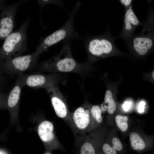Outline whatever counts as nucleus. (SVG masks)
Returning a JSON list of instances; mask_svg holds the SVG:
<instances>
[{
	"instance_id": "1",
	"label": "nucleus",
	"mask_w": 154,
	"mask_h": 154,
	"mask_svg": "<svg viewBox=\"0 0 154 154\" xmlns=\"http://www.w3.org/2000/svg\"><path fill=\"white\" fill-rule=\"evenodd\" d=\"M73 40L63 41V46L60 52L40 64H38L36 70L42 72L53 73L74 72L84 75L88 72L89 62L80 63L73 57L71 45Z\"/></svg>"
},
{
	"instance_id": "2",
	"label": "nucleus",
	"mask_w": 154,
	"mask_h": 154,
	"mask_svg": "<svg viewBox=\"0 0 154 154\" xmlns=\"http://www.w3.org/2000/svg\"><path fill=\"white\" fill-rule=\"evenodd\" d=\"M81 5L80 1L76 4L67 21L62 27L41 40L35 52L37 56H39L43 52H47L51 46L62 41L74 40L80 38L79 34L74 28L73 24L75 16Z\"/></svg>"
},
{
	"instance_id": "3",
	"label": "nucleus",
	"mask_w": 154,
	"mask_h": 154,
	"mask_svg": "<svg viewBox=\"0 0 154 154\" xmlns=\"http://www.w3.org/2000/svg\"><path fill=\"white\" fill-rule=\"evenodd\" d=\"M29 23L27 18L17 31H12L5 39L0 48V61L21 56L28 49L27 27Z\"/></svg>"
},
{
	"instance_id": "4",
	"label": "nucleus",
	"mask_w": 154,
	"mask_h": 154,
	"mask_svg": "<svg viewBox=\"0 0 154 154\" xmlns=\"http://www.w3.org/2000/svg\"><path fill=\"white\" fill-rule=\"evenodd\" d=\"M84 43L89 61H95L104 58L113 49L112 42L104 36L87 38Z\"/></svg>"
},
{
	"instance_id": "5",
	"label": "nucleus",
	"mask_w": 154,
	"mask_h": 154,
	"mask_svg": "<svg viewBox=\"0 0 154 154\" xmlns=\"http://www.w3.org/2000/svg\"><path fill=\"white\" fill-rule=\"evenodd\" d=\"M90 108L87 103H84L70 112L67 123L75 137L87 134L91 121Z\"/></svg>"
},
{
	"instance_id": "6",
	"label": "nucleus",
	"mask_w": 154,
	"mask_h": 154,
	"mask_svg": "<svg viewBox=\"0 0 154 154\" xmlns=\"http://www.w3.org/2000/svg\"><path fill=\"white\" fill-rule=\"evenodd\" d=\"M66 78L65 75L57 73H53L50 74H23V83L24 86H27L34 88L45 89L59 84H65Z\"/></svg>"
},
{
	"instance_id": "7",
	"label": "nucleus",
	"mask_w": 154,
	"mask_h": 154,
	"mask_svg": "<svg viewBox=\"0 0 154 154\" xmlns=\"http://www.w3.org/2000/svg\"><path fill=\"white\" fill-rule=\"evenodd\" d=\"M39 57L34 52L29 55L20 56L6 60L3 65L10 74L18 76L27 70L35 68Z\"/></svg>"
},
{
	"instance_id": "8",
	"label": "nucleus",
	"mask_w": 154,
	"mask_h": 154,
	"mask_svg": "<svg viewBox=\"0 0 154 154\" xmlns=\"http://www.w3.org/2000/svg\"><path fill=\"white\" fill-rule=\"evenodd\" d=\"M27 0H21L13 4L5 5L0 15V40L5 39L13 31L15 14L19 6Z\"/></svg>"
},
{
	"instance_id": "9",
	"label": "nucleus",
	"mask_w": 154,
	"mask_h": 154,
	"mask_svg": "<svg viewBox=\"0 0 154 154\" xmlns=\"http://www.w3.org/2000/svg\"><path fill=\"white\" fill-rule=\"evenodd\" d=\"M49 96L55 113L59 118L67 123L70 115L66 98L57 85L45 89Z\"/></svg>"
},
{
	"instance_id": "10",
	"label": "nucleus",
	"mask_w": 154,
	"mask_h": 154,
	"mask_svg": "<svg viewBox=\"0 0 154 154\" xmlns=\"http://www.w3.org/2000/svg\"><path fill=\"white\" fill-rule=\"evenodd\" d=\"M38 131L40 138L46 145L48 150L59 149L62 151L65 150L55 136L54 125L51 122L48 120L43 121L39 124Z\"/></svg>"
},
{
	"instance_id": "11",
	"label": "nucleus",
	"mask_w": 154,
	"mask_h": 154,
	"mask_svg": "<svg viewBox=\"0 0 154 154\" xmlns=\"http://www.w3.org/2000/svg\"><path fill=\"white\" fill-rule=\"evenodd\" d=\"M142 33L133 38L132 45L134 49L138 54L143 56L152 47L153 41L152 38L149 34L145 35L143 31Z\"/></svg>"
},
{
	"instance_id": "12",
	"label": "nucleus",
	"mask_w": 154,
	"mask_h": 154,
	"mask_svg": "<svg viewBox=\"0 0 154 154\" xmlns=\"http://www.w3.org/2000/svg\"><path fill=\"white\" fill-rule=\"evenodd\" d=\"M74 151L76 154H96L94 144L90 136L86 134L75 137Z\"/></svg>"
},
{
	"instance_id": "13",
	"label": "nucleus",
	"mask_w": 154,
	"mask_h": 154,
	"mask_svg": "<svg viewBox=\"0 0 154 154\" xmlns=\"http://www.w3.org/2000/svg\"><path fill=\"white\" fill-rule=\"evenodd\" d=\"M124 28L126 31H130L138 26L139 21L132 8L129 6L126 11L124 16Z\"/></svg>"
},
{
	"instance_id": "14",
	"label": "nucleus",
	"mask_w": 154,
	"mask_h": 154,
	"mask_svg": "<svg viewBox=\"0 0 154 154\" xmlns=\"http://www.w3.org/2000/svg\"><path fill=\"white\" fill-rule=\"evenodd\" d=\"M129 139L131 146L133 149L141 150L145 148V143L137 133H131L130 135Z\"/></svg>"
},
{
	"instance_id": "15",
	"label": "nucleus",
	"mask_w": 154,
	"mask_h": 154,
	"mask_svg": "<svg viewBox=\"0 0 154 154\" xmlns=\"http://www.w3.org/2000/svg\"><path fill=\"white\" fill-rule=\"evenodd\" d=\"M104 102L107 104L108 112L110 114H114L116 108V103L113 97L112 92L110 90H106L104 97Z\"/></svg>"
},
{
	"instance_id": "16",
	"label": "nucleus",
	"mask_w": 154,
	"mask_h": 154,
	"mask_svg": "<svg viewBox=\"0 0 154 154\" xmlns=\"http://www.w3.org/2000/svg\"><path fill=\"white\" fill-rule=\"evenodd\" d=\"M102 112V109L98 105H94L90 107L91 120L92 119L96 123L100 124L103 121Z\"/></svg>"
},
{
	"instance_id": "17",
	"label": "nucleus",
	"mask_w": 154,
	"mask_h": 154,
	"mask_svg": "<svg viewBox=\"0 0 154 154\" xmlns=\"http://www.w3.org/2000/svg\"><path fill=\"white\" fill-rule=\"evenodd\" d=\"M128 117L126 116H123L121 115H117L115 117L116 125L119 129L123 132L126 131L128 129Z\"/></svg>"
},
{
	"instance_id": "18",
	"label": "nucleus",
	"mask_w": 154,
	"mask_h": 154,
	"mask_svg": "<svg viewBox=\"0 0 154 154\" xmlns=\"http://www.w3.org/2000/svg\"><path fill=\"white\" fill-rule=\"evenodd\" d=\"M37 2L40 9L45 5L50 4H54L62 7V2L58 0H38Z\"/></svg>"
},
{
	"instance_id": "19",
	"label": "nucleus",
	"mask_w": 154,
	"mask_h": 154,
	"mask_svg": "<svg viewBox=\"0 0 154 154\" xmlns=\"http://www.w3.org/2000/svg\"><path fill=\"white\" fill-rule=\"evenodd\" d=\"M102 149L105 154H117L116 150L108 143L104 144Z\"/></svg>"
},
{
	"instance_id": "20",
	"label": "nucleus",
	"mask_w": 154,
	"mask_h": 154,
	"mask_svg": "<svg viewBox=\"0 0 154 154\" xmlns=\"http://www.w3.org/2000/svg\"><path fill=\"white\" fill-rule=\"evenodd\" d=\"M113 147L116 150L120 151L123 148V145L119 139L117 137H114L112 140Z\"/></svg>"
},
{
	"instance_id": "21",
	"label": "nucleus",
	"mask_w": 154,
	"mask_h": 154,
	"mask_svg": "<svg viewBox=\"0 0 154 154\" xmlns=\"http://www.w3.org/2000/svg\"><path fill=\"white\" fill-rule=\"evenodd\" d=\"M132 103L129 101H126L124 102L123 105V110L126 111L129 110L131 106Z\"/></svg>"
},
{
	"instance_id": "22",
	"label": "nucleus",
	"mask_w": 154,
	"mask_h": 154,
	"mask_svg": "<svg viewBox=\"0 0 154 154\" xmlns=\"http://www.w3.org/2000/svg\"><path fill=\"white\" fill-rule=\"evenodd\" d=\"M145 103L143 101L141 102L138 106V111L140 113H141L144 112V111Z\"/></svg>"
},
{
	"instance_id": "23",
	"label": "nucleus",
	"mask_w": 154,
	"mask_h": 154,
	"mask_svg": "<svg viewBox=\"0 0 154 154\" xmlns=\"http://www.w3.org/2000/svg\"><path fill=\"white\" fill-rule=\"evenodd\" d=\"M120 1L121 3L126 7L130 6L132 2L131 0H121Z\"/></svg>"
},
{
	"instance_id": "24",
	"label": "nucleus",
	"mask_w": 154,
	"mask_h": 154,
	"mask_svg": "<svg viewBox=\"0 0 154 154\" xmlns=\"http://www.w3.org/2000/svg\"><path fill=\"white\" fill-rule=\"evenodd\" d=\"M5 1L3 0H0V10L2 9L3 7L5 6Z\"/></svg>"
},
{
	"instance_id": "25",
	"label": "nucleus",
	"mask_w": 154,
	"mask_h": 154,
	"mask_svg": "<svg viewBox=\"0 0 154 154\" xmlns=\"http://www.w3.org/2000/svg\"><path fill=\"white\" fill-rule=\"evenodd\" d=\"M44 154H52L50 153V152H47L45 153Z\"/></svg>"
},
{
	"instance_id": "26",
	"label": "nucleus",
	"mask_w": 154,
	"mask_h": 154,
	"mask_svg": "<svg viewBox=\"0 0 154 154\" xmlns=\"http://www.w3.org/2000/svg\"><path fill=\"white\" fill-rule=\"evenodd\" d=\"M154 71H153V73H152V77H153V78L154 79Z\"/></svg>"
},
{
	"instance_id": "27",
	"label": "nucleus",
	"mask_w": 154,
	"mask_h": 154,
	"mask_svg": "<svg viewBox=\"0 0 154 154\" xmlns=\"http://www.w3.org/2000/svg\"><path fill=\"white\" fill-rule=\"evenodd\" d=\"M0 154H2V153H0Z\"/></svg>"
}]
</instances>
